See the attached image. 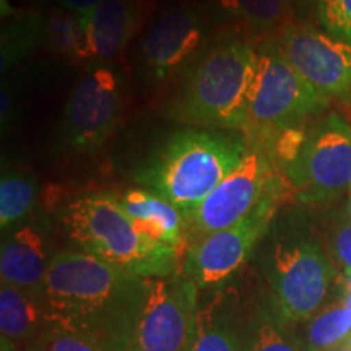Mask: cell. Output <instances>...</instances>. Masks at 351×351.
I'll use <instances>...</instances> for the list:
<instances>
[{"mask_svg": "<svg viewBox=\"0 0 351 351\" xmlns=\"http://www.w3.org/2000/svg\"><path fill=\"white\" fill-rule=\"evenodd\" d=\"M147 278L80 251H59L43 287L47 327L77 333L109 351H129Z\"/></svg>", "mask_w": 351, "mask_h": 351, "instance_id": "1", "label": "cell"}, {"mask_svg": "<svg viewBox=\"0 0 351 351\" xmlns=\"http://www.w3.org/2000/svg\"><path fill=\"white\" fill-rule=\"evenodd\" d=\"M244 137L218 130H179L145 163L135 181L189 217L243 161Z\"/></svg>", "mask_w": 351, "mask_h": 351, "instance_id": "2", "label": "cell"}, {"mask_svg": "<svg viewBox=\"0 0 351 351\" xmlns=\"http://www.w3.org/2000/svg\"><path fill=\"white\" fill-rule=\"evenodd\" d=\"M57 218L77 251L140 278L178 274L179 249L143 236L117 195L98 192L77 197L60 208Z\"/></svg>", "mask_w": 351, "mask_h": 351, "instance_id": "3", "label": "cell"}, {"mask_svg": "<svg viewBox=\"0 0 351 351\" xmlns=\"http://www.w3.org/2000/svg\"><path fill=\"white\" fill-rule=\"evenodd\" d=\"M262 243L258 265L280 311L293 324L313 317L335 275L313 226L296 212L275 217Z\"/></svg>", "mask_w": 351, "mask_h": 351, "instance_id": "4", "label": "cell"}, {"mask_svg": "<svg viewBox=\"0 0 351 351\" xmlns=\"http://www.w3.org/2000/svg\"><path fill=\"white\" fill-rule=\"evenodd\" d=\"M258 52L241 39H225L187 70L174 114L184 121L239 130L247 124Z\"/></svg>", "mask_w": 351, "mask_h": 351, "instance_id": "5", "label": "cell"}, {"mask_svg": "<svg viewBox=\"0 0 351 351\" xmlns=\"http://www.w3.org/2000/svg\"><path fill=\"white\" fill-rule=\"evenodd\" d=\"M258 52L247 124L244 129L261 140H278L285 132L324 112L330 98L320 93L285 59L275 41L265 43Z\"/></svg>", "mask_w": 351, "mask_h": 351, "instance_id": "6", "label": "cell"}, {"mask_svg": "<svg viewBox=\"0 0 351 351\" xmlns=\"http://www.w3.org/2000/svg\"><path fill=\"white\" fill-rule=\"evenodd\" d=\"M289 187L311 207L330 204L351 189V125L332 112L306 130L291 161L285 165Z\"/></svg>", "mask_w": 351, "mask_h": 351, "instance_id": "7", "label": "cell"}, {"mask_svg": "<svg viewBox=\"0 0 351 351\" xmlns=\"http://www.w3.org/2000/svg\"><path fill=\"white\" fill-rule=\"evenodd\" d=\"M283 192V181H280L258 202L257 207L236 225L194 241L184 256L182 274L192 280L200 291L228 285L265 238L278 212Z\"/></svg>", "mask_w": 351, "mask_h": 351, "instance_id": "8", "label": "cell"}, {"mask_svg": "<svg viewBox=\"0 0 351 351\" xmlns=\"http://www.w3.org/2000/svg\"><path fill=\"white\" fill-rule=\"evenodd\" d=\"M199 293L197 285L184 274L147 278L129 351H187Z\"/></svg>", "mask_w": 351, "mask_h": 351, "instance_id": "9", "label": "cell"}, {"mask_svg": "<svg viewBox=\"0 0 351 351\" xmlns=\"http://www.w3.org/2000/svg\"><path fill=\"white\" fill-rule=\"evenodd\" d=\"M122 86L109 67H95L69 96L59 124L60 147L75 153H93L111 137L122 116Z\"/></svg>", "mask_w": 351, "mask_h": 351, "instance_id": "10", "label": "cell"}, {"mask_svg": "<svg viewBox=\"0 0 351 351\" xmlns=\"http://www.w3.org/2000/svg\"><path fill=\"white\" fill-rule=\"evenodd\" d=\"M280 181L270 152L247 150L238 168L186 218V232L191 231L197 241L236 225Z\"/></svg>", "mask_w": 351, "mask_h": 351, "instance_id": "11", "label": "cell"}, {"mask_svg": "<svg viewBox=\"0 0 351 351\" xmlns=\"http://www.w3.org/2000/svg\"><path fill=\"white\" fill-rule=\"evenodd\" d=\"M275 43L285 59L320 93L351 103L348 43L307 23H287Z\"/></svg>", "mask_w": 351, "mask_h": 351, "instance_id": "12", "label": "cell"}, {"mask_svg": "<svg viewBox=\"0 0 351 351\" xmlns=\"http://www.w3.org/2000/svg\"><path fill=\"white\" fill-rule=\"evenodd\" d=\"M204 21L192 5L166 8L145 32L138 51L140 72L150 83L163 82L199 51Z\"/></svg>", "mask_w": 351, "mask_h": 351, "instance_id": "13", "label": "cell"}, {"mask_svg": "<svg viewBox=\"0 0 351 351\" xmlns=\"http://www.w3.org/2000/svg\"><path fill=\"white\" fill-rule=\"evenodd\" d=\"M56 254L46 219L29 217L3 234L0 251L2 285L43 293Z\"/></svg>", "mask_w": 351, "mask_h": 351, "instance_id": "14", "label": "cell"}, {"mask_svg": "<svg viewBox=\"0 0 351 351\" xmlns=\"http://www.w3.org/2000/svg\"><path fill=\"white\" fill-rule=\"evenodd\" d=\"M245 307L247 298L238 289H208L199 301L187 351H245Z\"/></svg>", "mask_w": 351, "mask_h": 351, "instance_id": "15", "label": "cell"}, {"mask_svg": "<svg viewBox=\"0 0 351 351\" xmlns=\"http://www.w3.org/2000/svg\"><path fill=\"white\" fill-rule=\"evenodd\" d=\"M145 0H101L85 16H78L86 33L90 59H111L129 44L142 23Z\"/></svg>", "mask_w": 351, "mask_h": 351, "instance_id": "16", "label": "cell"}, {"mask_svg": "<svg viewBox=\"0 0 351 351\" xmlns=\"http://www.w3.org/2000/svg\"><path fill=\"white\" fill-rule=\"evenodd\" d=\"M47 327L43 293L2 285L0 350L25 351Z\"/></svg>", "mask_w": 351, "mask_h": 351, "instance_id": "17", "label": "cell"}, {"mask_svg": "<svg viewBox=\"0 0 351 351\" xmlns=\"http://www.w3.org/2000/svg\"><path fill=\"white\" fill-rule=\"evenodd\" d=\"M117 200L143 236L181 249L187 230L181 210L147 189H130Z\"/></svg>", "mask_w": 351, "mask_h": 351, "instance_id": "18", "label": "cell"}, {"mask_svg": "<svg viewBox=\"0 0 351 351\" xmlns=\"http://www.w3.org/2000/svg\"><path fill=\"white\" fill-rule=\"evenodd\" d=\"M245 351H307L269 291L247 298Z\"/></svg>", "mask_w": 351, "mask_h": 351, "instance_id": "19", "label": "cell"}, {"mask_svg": "<svg viewBox=\"0 0 351 351\" xmlns=\"http://www.w3.org/2000/svg\"><path fill=\"white\" fill-rule=\"evenodd\" d=\"M39 194L38 179L20 168H3L0 179V228L5 234L32 217Z\"/></svg>", "mask_w": 351, "mask_h": 351, "instance_id": "20", "label": "cell"}, {"mask_svg": "<svg viewBox=\"0 0 351 351\" xmlns=\"http://www.w3.org/2000/svg\"><path fill=\"white\" fill-rule=\"evenodd\" d=\"M44 46V15L25 13L8 20L0 38V72L2 75L16 67L26 56Z\"/></svg>", "mask_w": 351, "mask_h": 351, "instance_id": "21", "label": "cell"}, {"mask_svg": "<svg viewBox=\"0 0 351 351\" xmlns=\"http://www.w3.org/2000/svg\"><path fill=\"white\" fill-rule=\"evenodd\" d=\"M44 46L70 59L90 60V47L82 21L67 8H54L44 15Z\"/></svg>", "mask_w": 351, "mask_h": 351, "instance_id": "22", "label": "cell"}, {"mask_svg": "<svg viewBox=\"0 0 351 351\" xmlns=\"http://www.w3.org/2000/svg\"><path fill=\"white\" fill-rule=\"evenodd\" d=\"M226 13L244 21L252 32L269 33L287 25L291 0H217Z\"/></svg>", "mask_w": 351, "mask_h": 351, "instance_id": "23", "label": "cell"}, {"mask_svg": "<svg viewBox=\"0 0 351 351\" xmlns=\"http://www.w3.org/2000/svg\"><path fill=\"white\" fill-rule=\"evenodd\" d=\"M351 333V306L343 301L328 307L311 320L306 328L307 351H330Z\"/></svg>", "mask_w": 351, "mask_h": 351, "instance_id": "24", "label": "cell"}, {"mask_svg": "<svg viewBox=\"0 0 351 351\" xmlns=\"http://www.w3.org/2000/svg\"><path fill=\"white\" fill-rule=\"evenodd\" d=\"M25 351H109L106 346L96 343L86 337L62 330V328L46 327L41 335Z\"/></svg>", "mask_w": 351, "mask_h": 351, "instance_id": "25", "label": "cell"}, {"mask_svg": "<svg viewBox=\"0 0 351 351\" xmlns=\"http://www.w3.org/2000/svg\"><path fill=\"white\" fill-rule=\"evenodd\" d=\"M315 3L324 32L351 46V0H317Z\"/></svg>", "mask_w": 351, "mask_h": 351, "instance_id": "26", "label": "cell"}, {"mask_svg": "<svg viewBox=\"0 0 351 351\" xmlns=\"http://www.w3.org/2000/svg\"><path fill=\"white\" fill-rule=\"evenodd\" d=\"M330 252L345 278L351 275V217L341 219L332 234Z\"/></svg>", "mask_w": 351, "mask_h": 351, "instance_id": "27", "label": "cell"}, {"mask_svg": "<svg viewBox=\"0 0 351 351\" xmlns=\"http://www.w3.org/2000/svg\"><path fill=\"white\" fill-rule=\"evenodd\" d=\"M16 86L13 82H7L2 85L0 91V124H2V132L5 134L15 122L16 108H19V95H16Z\"/></svg>", "mask_w": 351, "mask_h": 351, "instance_id": "28", "label": "cell"}, {"mask_svg": "<svg viewBox=\"0 0 351 351\" xmlns=\"http://www.w3.org/2000/svg\"><path fill=\"white\" fill-rule=\"evenodd\" d=\"M62 8L73 12L77 16H85L98 5L101 0H56Z\"/></svg>", "mask_w": 351, "mask_h": 351, "instance_id": "29", "label": "cell"}, {"mask_svg": "<svg viewBox=\"0 0 351 351\" xmlns=\"http://www.w3.org/2000/svg\"><path fill=\"white\" fill-rule=\"evenodd\" d=\"M348 293H351V275L346 278V295H348Z\"/></svg>", "mask_w": 351, "mask_h": 351, "instance_id": "30", "label": "cell"}, {"mask_svg": "<svg viewBox=\"0 0 351 351\" xmlns=\"http://www.w3.org/2000/svg\"><path fill=\"white\" fill-rule=\"evenodd\" d=\"M348 215L351 217V189H350V204H348Z\"/></svg>", "mask_w": 351, "mask_h": 351, "instance_id": "31", "label": "cell"}, {"mask_svg": "<svg viewBox=\"0 0 351 351\" xmlns=\"http://www.w3.org/2000/svg\"><path fill=\"white\" fill-rule=\"evenodd\" d=\"M345 351H351V345H350V346H348V348H346Z\"/></svg>", "mask_w": 351, "mask_h": 351, "instance_id": "32", "label": "cell"}, {"mask_svg": "<svg viewBox=\"0 0 351 351\" xmlns=\"http://www.w3.org/2000/svg\"><path fill=\"white\" fill-rule=\"evenodd\" d=\"M315 2H317V0H315Z\"/></svg>", "mask_w": 351, "mask_h": 351, "instance_id": "33", "label": "cell"}]
</instances>
